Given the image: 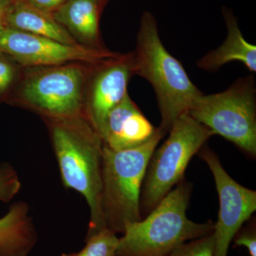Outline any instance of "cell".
<instances>
[{"label": "cell", "instance_id": "9a60e30c", "mask_svg": "<svg viewBox=\"0 0 256 256\" xmlns=\"http://www.w3.org/2000/svg\"><path fill=\"white\" fill-rule=\"evenodd\" d=\"M3 25L64 44L80 45L52 14L37 9L25 0H12L4 15Z\"/></svg>", "mask_w": 256, "mask_h": 256}, {"label": "cell", "instance_id": "5bb4252c", "mask_svg": "<svg viewBox=\"0 0 256 256\" xmlns=\"http://www.w3.org/2000/svg\"><path fill=\"white\" fill-rule=\"evenodd\" d=\"M38 239L26 202H16L0 218V256H28Z\"/></svg>", "mask_w": 256, "mask_h": 256}, {"label": "cell", "instance_id": "30bf717a", "mask_svg": "<svg viewBox=\"0 0 256 256\" xmlns=\"http://www.w3.org/2000/svg\"><path fill=\"white\" fill-rule=\"evenodd\" d=\"M134 75L132 53L94 66L88 80L85 114L99 133L108 114L127 95Z\"/></svg>", "mask_w": 256, "mask_h": 256}, {"label": "cell", "instance_id": "8fae6325", "mask_svg": "<svg viewBox=\"0 0 256 256\" xmlns=\"http://www.w3.org/2000/svg\"><path fill=\"white\" fill-rule=\"evenodd\" d=\"M158 129L128 94L108 114L99 134L104 146L120 151L142 146Z\"/></svg>", "mask_w": 256, "mask_h": 256}, {"label": "cell", "instance_id": "52a82bcc", "mask_svg": "<svg viewBox=\"0 0 256 256\" xmlns=\"http://www.w3.org/2000/svg\"><path fill=\"white\" fill-rule=\"evenodd\" d=\"M80 64L32 67L20 84L18 102L46 120L85 114L88 80L94 66L87 68Z\"/></svg>", "mask_w": 256, "mask_h": 256}, {"label": "cell", "instance_id": "ba28073f", "mask_svg": "<svg viewBox=\"0 0 256 256\" xmlns=\"http://www.w3.org/2000/svg\"><path fill=\"white\" fill-rule=\"evenodd\" d=\"M0 52L26 67L50 66L69 63L98 65L122 54L82 45L64 44L46 37L0 26Z\"/></svg>", "mask_w": 256, "mask_h": 256}, {"label": "cell", "instance_id": "5b68a950", "mask_svg": "<svg viewBox=\"0 0 256 256\" xmlns=\"http://www.w3.org/2000/svg\"><path fill=\"white\" fill-rule=\"evenodd\" d=\"M168 139L153 152L140 194L142 216L156 208L180 182L192 158L213 132L186 112L174 121Z\"/></svg>", "mask_w": 256, "mask_h": 256}, {"label": "cell", "instance_id": "2e32d148", "mask_svg": "<svg viewBox=\"0 0 256 256\" xmlns=\"http://www.w3.org/2000/svg\"><path fill=\"white\" fill-rule=\"evenodd\" d=\"M119 238L116 234L105 228L86 238V246L82 250L62 256H116Z\"/></svg>", "mask_w": 256, "mask_h": 256}, {"label": "cell", "instance_id": "9c48e42d", "mask_svg": "<svg viewBox=\"0 0 256 256\" xmlns=\"http://www.w3.org/2000/svg\"><path fill=\"white\" fill-rule=\"evenodd\" d=\"M201 154L213 174L220 198L218 220L213 232L214 256H228L236 234L256 210V192L230 178L213 152L204 149Z\"/></svg>", "mask_w": 256, "mask_h": 256}, {"label": "cell", "instance_id": "277c9868", "mask_svg": "<svg viewBox=\"0 0 256 256\" xmlns=\"http://www.w3.org/2000/svg\"><path fill=\"white\" fill-rule=\"evenodd\" d=\"M158 128L142 146L124 150L102 148L100 207L105 228L124 234L128 226L142 220L140 194L146 168L164 136Z\"/></svg>", "mask_w": 256, "mask_h": 256}, {"label": "cell", "instance_id": "ac0fdd59", "mask_svg": "<svg viewBox=\"0 0 256 256\" xmlns=\"http://www.w3.org/2000/svg\"><path fill=\"white\" fill-rule=\"evenodd\" d=\"M214 238L212 233L182 244L169 256H214Z\"/></svg>", "mask_w": 256, "mask_h": 256}, {"label": "cell", "instance_id": "8992f818", "mask_svg": "<svg viewBox=\"0 0 256 256\" xmlns=\"http://www.w3.org/2000/svg\"><path fill=\"white\" fill-rule=\"evenodd\" d=\"M188 114L252 158L256 156V88L252 76L238 78L224 92L202 94Z\"/></svg>", "mask_w": 256, "mask_h": 256}, {"label": "cell", "instance_id": "d6986e66", "mask_svg": "<svg viewBox=\"0 0 256 256\" xmlns=\"http://www.w3.org/2000/svg\"><path fill=\"white\" fill-rule=\"evenodd\" d=\"M16 76L14 64L6 55L0 52V95L8 92L14 84Z\"/></svg>", "mask_w": 256, "mask_h": 256}, {"label": "cell", "instance_id": "7c38bea8", "mask_svg": "<svg viewBox=\"0 0 256 256\" xmlns=\"http://www.w3.org/2000/svg\"><path fill=\"white\" fill-rule=\"evenodd\" d=\"M106 0H68L52 14L78 44L104 50L100 40L99 20Z\"/></svg>", "mask_w": 256, "mask_h": 256}, {"label": "cell", "instance_id": "4fadbf2b", "mask_svg": "<svg viewBox=\"0 0 256 256\" xmlns=\"http://www.w3.org/2000/svg\"><path fill=\"white\" fill-rule=\"evenodd\" d=\"M222 14L228 30L226 38L218 48L202 57L197 66L202 70L214 72L230 62H239L256 73V46L244 38L232 10L224 6Z\"/></svg>", "mask_w": 256, "mask_h": 256}, {"label": "cell", "instance_id": "7a4b0ae2", "mask_svg": "<svg viewBox=\"0 0 256 256\" xmlns=\"http://www.w3.org/2000/svg\"><path fill=\"white\" fill-rule=\"evenodd\" d=\"M134 75L146 79L154 89L161 114L160 129L169 132L174 121L186 114L203 94L192 82L180 60L166 50L160 40L154 15L144 12L132 52Z\"/></svg>", "mask_w": 256, "mask_h": 256}, {"label": "cell", "instance_id": "6da1fadb", "mask_svg": "<svg viewBox=\"0 0 256 256\" xmlns=\"http://www.w3.org/2000/svg\"><path fill=\"white\" fill-rule=\"evenodd\" d=\"M46 120L64 186L80 193L90 208V236L106 228L100 207L102 139L85 114Z\"/></svg>", "mask_w": 256, "mask_h": 256}, {"label": "cell", "instance_id": "3957f363", "mask_svg": "<svg viewBox=\"0 0 256 256\" xmlns=\"http://www.w3.org/2000/svg\"><path fill=\"white\" fill-rule=\"evenodd\" d=\"M191 184L183 180L146 218L128 226L119 238L116 256H169L184 242L213 233L214 223L188 220Z\"/></svg>", "mask_w": 256, "mask_h": 256}, {"label": "cell", "instance_id": "7402d4cb", "mask_svg": "<svg viewBox=\"0 0 256 256\" xmlns=\"http://www.w3.org/2000/svg\"><path fill=\"white\" fill-rule=\"evenodd\" d=\"M12 0H0V26H3L4 15Z\"/></svg>", "mask_w": 256, "mask_h": 256}, {"label": "cell", "instance_id": "e0dca14e", "mask_svg": "<svg viewBox=\"0 0 256 256\" xmlns=\"http://www.w3.org/2000/svg\"><path fill=\"white\" fill-rule=\"evenodd\" d=\"M22 184L18 172L8 162L0 163V201L8 203L21 190Z\"/></svg>", "mask_w": 256, "mask_h": 256}, {"label": "cell", "instance_id": "ffe728a7", "mask_svg": "<svg viewBox=\"0 0 256 256\" xmlns=\"http://www.w3.org/2000/svg\"><path fill=\"white\" fill-rule=\"evenodd\" d=\"M234 245L246 248L250 256H256V228L255 223L242 228L233 239Z\"/></svg>", "mask_w": 256, "mask_h": 256}, {"label": "cell", "instance_id": "44dd1931", "mask_svg": "<svg viewBox=\"0 0 256 256\" xmlns=\"http://www.w3.org/2000/svg\"><path fill=\"white\" fill-rule=\"evenodd\" d=\"M25 1L37 9L53 14L68 0H25Z\"/></svg>", "mask_w": 256, "mask_h": 256}]
</instances>
